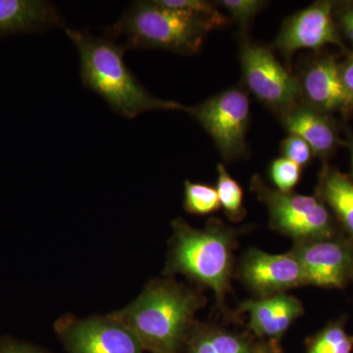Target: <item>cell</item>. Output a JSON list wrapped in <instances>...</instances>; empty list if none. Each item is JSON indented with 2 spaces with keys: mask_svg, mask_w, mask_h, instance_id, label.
Returning <instances> with one entry per match:
<instances>
[{
  "mask_svg": "<svg viewBox=\"0 0 353 353\" xmlns=\"http://www.w3.org/2000/svg\"><path fill=\"white\" fill-rule=\"evenodd\" d=\"M159 6L206 21L214 29L229 24V18L218 10L215 4L204 0H154Z\"/></svg>",
  "mask_w": 353,
  "mask_h": 353,
  "instance_id": "18",
  "label": "cell"
},
{
  "mask_svg": "<svg viewBox=\"0 0 353 353\" xmlns=\"http://www.w3.org/2000/svg\"><path fill=\"white\" fill-rule=\"evenodd\" d=\"M197 301L194 294L171 284L148 288L116 315L152 353H175L182 341Z\"/></svg>",
  "mask_w": 353,
  "mask_h": 353,
  "instance_id": "3",
  "label": "cell"
},
{
  "mask_svg": "<svg viewBox=\"0 0 353 353\" xmlns=\"http://www.w3.org/2000/svg\"><path fill=\"white\" fill-rule=\"evenodd\" d=\"M62 336L71 353H143L136 334L115 317L69 323Z\"/></svg>",
  "mask_w": 353,
  "mask_h": 353,
  "instance_id": "8",
  "label": "cell"
},
{
  "mask_svg": "<svg viewBox=\"0 0 353 353\" xmlns=\"http://www.w3.org/2000/svg\"><path fill=\"white\" fill-rule=\"evenodd\" d=\"M241 63L246 85L265 105L282 117L299 105L303 97L299 81L290 75L266 46L243 44Z\"/></svg>",
  "mask_w": 353,
  "mask_h": 353,
  "instance_id": "7",
  "label": "cell"
},
{
  "mask_svg": "<svg viewBox=\"0 0 353 353\" xmlns=\"http://www.w3.org/2000/svg\"><path fill=\"white\" fill-rule=\"evenodd\" d=\"M332 11L331 2L321 1L294 14L283 26L275 41L276 48L289 60L301 48L317 50L326 44L341 46Z\"/></svg>",
  "mask_w": 353,
  "mask_h": 353,
  "instance_id": "10",
  "label": "cell"
},
{
  "mask_svg": "<svg viewBox=\"0 0 353 353\" xmlns=\"http://www.w3.org/2000/svg\"><path fill=\"white\" fill-rule=\"evenodd\" d=\"M57 6L43 0H0V38L64 27Z\"/></svg>",
  "mask_w": 353,
  "mask_h": 353,
  "instance_id": "13",
  "label": "cell"
},
{
  "mask_svg": "<svg viewBox=\"0 0 353 353\" xmlns=\"http://www.w3.org/2000/svg\"><path fill=\"white\" fill-rule=\"evenodd\" d=\"M187 112L201 123L227 162L245 157L250 117V99L246 92L239 88L225 90L188 108Z\"/></svg>",
  "mask_w": 353,
  "mask_h": 353,
  "instance_id": "6",
  "label": "cell"
},
{
  "mask_svg": "<svg viewBox=\"0 0 353 353\" xmlns=\"http://www.w3.org/2000/svg\"><path fill=\"white\" fill-rule=\"evenodd\" d=\"M292 253L301 264L304 284L341 288L352 271V248L341 241H303Z\"/></svg>",
  "mask_w": 353,
  "mask_h": 353,
  "instance_id": "9",
  "label": "cell"
},
{
  "mask_svg": "<svg viewBox=\"0 0 353 353\" xmlns=\"http://www.w3.org/2000/svg\"><path fill=\"white\" fill-rule=\"evenodd\" d=\"M243 338L222 332L201 334L194 341L190 353H252Z\"/></svg>",
  "mask_w": 353,
  "mask_h": 353,
  "instance_id": "17",
  "label": "cell"
},
{
  "mask_svg": "<svg viewBox=\"0 0 353 353\" xmlns=\"http://www.w3.org/2000/svg\"><path fill=\"white\" fill-rule=\"evenodd\" d=\"M252 185L266 204L272 226L277 231L299 243L331 238V216L317 197L270 189L259 176H254Z\"/></svg>",
  "mask_w": 353,
  "mask_h": 353,
  "instance_id": "5",
  "label": "cell"
},
{
  "mask_svg": "<svg viewBox=\"0 0 353 353\" xmlns=\"http://www.w3.org/2000/svg\"><path fill=\"white\" fill-rule=\"evenodd\" d=\"M320 192L339 219L353 236V183L336 170H327L322 176Z\"/></svg>",
  "mask_w": 353,
  "mask_h": 353,
  "instance_id": "16",
  "label": "cell"
},
{
  "mask_svg": "<svg viewBox=\"0 0 353 353\" xmlns=\"http://www.w3.org/2000/svg\"><path fill=\"white\" fill-rule=\"evenodd\" d=\"M352 11H353V8H352Z\"/></svg>",
  "mask_w": 353,
  "mask_h": 353,
  "instance_id": "30",
  "label": "cell"
},
{
  "mask_svg": "<svg viewBox=\"0 0 353 353\" xmlns=\"http://www.w3.org/2000/svg\"><path fill=\"white\" fill-rule=\"evenodd\" d=\"M0 353H43L24 343H15V341H6L0 343Z\"/></svg>",
  "mask_w": 353,
  "mask_h": 353,
  "instance_id": "26",
  "label": "cell"
},
{
  "mask_svg": "<svg viewBox=\"0 0 353 353\" xmlns=\"http://www.w3.org/2000/svg\"><path fill=\"white\" fill-rule=\"evenodd\" d=\"M270 175L278 190L290 192L301 180V167L287 158H278L272 162Z\"/></svg>",
  "mask_w": 353,
  "mask_h": 353,
  "instance_id": "22",
  "label": "cell"
},
{
  "mask_svg": "<svg viewBox=\"0 0 353 353\" xmlns=\"http://www.w3.org/2000/svg\"><path fill=\"white\" fill-rule=\"evenodd\" d=\"M341 78L353 105V55L341 67Z\"/></svg>",
  "mask_w": 353,
  "mask_h": 353,
  "instance_id": "25",
  "label": "cell"
},
{
  "mask_svg": "<svg viewBox=\"0 0 353 353\" xmlns=\"http://www.w3.org/2000/svg\"><path fill=\"white\" fill-rule=\"evenodd\" d=\"M290 134L299 137L310 146L313 153L324 157L333 152L336 134L328 119L309 105H296L283 117Z\"/></svg>",
  "mask_w": 353,
  "mask_h": 353,
  "instance_id": "15",
  "label": "cell"
},
{
  "mask_svg": "<svg viewBox=\"0 0 353 353\" xmlns=\"http://www.w3.org/2000/svg\"><path fill=\"white\" fill-rule=\"evenodd\" d=\"M282 152L285 158L303 167L310 161L313 152L310 146L299 137L290 134L282 143Z\"/></svg>",
  "mask_w": 353,
  "mask_h": 353,
  "instance_id": "24",
  "label": "cell"
},
{
  "mask_svg": "<svg viewBox=\"0 0 353 353\" xmlns=\"http://www.w3.org/2000/svg\"><path fill=\"white\" fill-rule=\"evenodd\" d=\"M230 13L232 18L245 27L266 4L260 0H222L218 2Z\"/></svg>",
  "mask_w": 353,
  "mask_h": 353,
  "instance_id": "23",
  "label": "cell"
},
{
  "mask_svg": "<svg viewBox=\"0 0 353 353\" xmlns=\"http://www.w3.org/2000/svg\"><path fill=\"white\" fill-rule=\"evenodd\" d=\"M341 24L343 29L353 43V11L352 9H348L341 16Z\"/></svg>",
  "mask_w": 353,
  "mask_h": 353,
  "instance_id": "27",
  "label": "cell"
},
{
  "mask_svg": "<svg viewBox=\"0 0 353 353\" xmlns=\"http://www.w3.org/2000/svg\"><path fill=\"white\" fill-rule=\"evenodd\" d=\"M175 240L174 267L208 285L216 296L222 299L231 271V232L216 224L206 230H194L178 222Z\"/></svg>",
  "mask_w": 353,
  "mask_h": 353,
  "instance_id": "4",
  "label": "cell"
},
{
  "mask_svg": "<svg viewBox=\"0 0 353 353\" xmlns=\"http://www.w3.org/2000/svg\"><path fill=\"white\" fill-rule=\"evenodd\" d=\"M353 339L340 325L323 330L311 343L308 353H352Z\"/></svg>",
  "mask_w": 353,
  "mask_h": 353,
  "instance_id": "21",
  "label": "cell"
},
{
  "mask_svg": "<svg viewBox=\"0 0 353 353\" xmlns=\"http://www.w3.org/2000/svg\"><path fill=\"white\" fill-rule=\"evenodd\" d=\"M217 190L221 206L225 209L229 217L236 220L241 217L243 213V192L240 183L236 182L224 165L218 164Z\"/></svg>",
  "mask_w": 353,
  "mask_h": 353,
  "instance_id": "19",
  "label": "cell"
},
{
  "mask_svg": "<svg viewBox=\"0 0 353 353\" xmlns=\"http://www.w3.org/2000/svg\"><path fill=\"white\" fill-rule=\"evenodd\" d=\"M80 57L83 85L101 97L114 112L127 119L152 110L188 111L179 102L163 101L150 94L125 63L128 51L110 37H94L80 30L65 29Z\"/></svg>",
  "mask_w": 353,
  "mask_h": 353,
  "instance_id": "1",
  "label": "cell"
},
{
  "mask_svg": "<svg viewBox=\"0 0 353 353\" xmlns=\"http://www.w3.org/2000/svg\"><path fill=\"white\" fill-rule=\"evenodd\" d=\"M241 309L250 315V328L257 336L268 338L282 336L303 312L301 301L284 292L246 301Z\"/></svg>",
  "mask_w": 353,
  "mask_h": 353,
  "instance_id": "14",
  "label": "cell"
},
{
  "mask_svg": "<svg viewBox=\"0 0 353 353\" xmlns=\"http://www.w3.org/2000/svg\"><path fill=\"white\" fill-rule=\"evenodd\" d=\"M214 27L189 14L166 8L152 1L132 2L119 20L108 28L105 36L125 38L127 50L162 48L196 54Z\"/></svg>",
  "mask_w": 353,
  "mask_h": 353,
  "instance_id": "2",
  "label": "cell"
},
{
  "mask_svg": "<svg viewBox=\"0 0 353 353\" xmlns=\"http://www.w3.org/2000/svg\"><path fill=\"white\" fill-rule=\"evenodd\" d=\"M185 208L192 214L206 215L221 208L216 188L206 183H185Z\"/></svg>",
  "mask_w": 353,
  "mask_h": 353,
  "instance_id": "20",
  "label": "cell"
},
{
  "mask_svg": "<svg viewBox=\"0 0 353 353\" xmlns=\"http://www.w3.org/2000/svg\"><path fill=\"white\" fill-rule=\"evenodd\" d=\"M299 85L301 95H304L309 106L319 112L353 108L343 85L341 67L334 58H322L313 62L304 72Z\"/></svg>",
  "mask_w": 353,
  "mask_h": 353,
  "instance_id": "12",
  "label": "cell"
},
{
  "mask_svg": "<svg viewBox=\"0 0 353 353\" xmlns=\"http://www.w3.org/2000/svg\"><path fill=\"white\" fill-rule=\"evenodd\" d=\"M241 275L246 285L263 297L304 284L301 264L292 252L271 254L250 250L241 264Z\"/></svg>",
  "mask_w": 353,
  "mask_h": 353,
  "instance_id": "11",
  "label": "cell"
},
{
  "mask_svg": "<svg viewBox=\"0 0 353 353\" xmlns=\"http://www.w3.org/2000/svg\"><path fill=\"white\" fill-rule=\"evenodd\" d=\"M352 172H353V143L352 145Z\"/></svg>",
  "mask_w": 353,
  "mask_h": 353,
  "instance_id": "29",
  "label": "cell"
},
{
  "mask_svg": "<svg viewBox=\"0 0 353 353\" xmlns=\"http://www.w3.org/2000/svg\"><path fill=\"white\" fill-rule=\"evenodd\" d=\"M252 353H275L272 352V350H269V348H260V350H255V352H252Z\"/></svg>",
  "mask_w": 353,
  "mask_h": 353,
  "instance_id": "28",
  "label": "cell"
}]
</instances>
